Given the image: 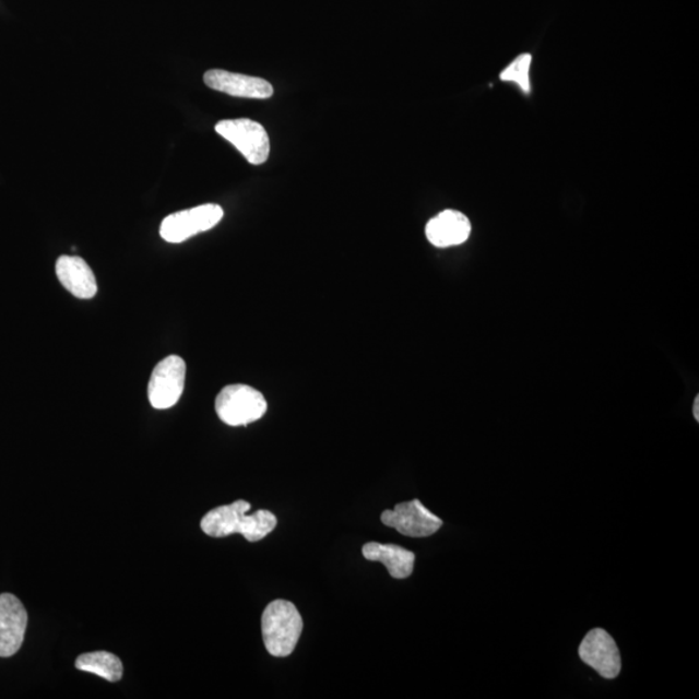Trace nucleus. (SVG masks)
Listing matches in <instances>:
<instances>
[{"label":"nucleus","mask_w":699,"mask_h":699,"mask_svg":"<svg viewBox=\"0 0 699 699\" xmlns=\"http://www.w3.org/2000/svg\"><path fill=\"white\" fill-rule=\"evenodd\" d=\"M186 362L177 355L167 356L153 369L149 383V400L153 408L169 410L183 394Z\"/></svg>","instance_id":"423d86ee"},{"label":"nucleus","mask_w":699,"mask_h":699,"mask_svg":"<svg viewBox=\"0 0 699 699\" xmlns=\"http://www.w3.org/2000/svg\"><path fill=\"white\" fill-rule=\"evenodd\" d=\"M694 415L697 422H699V396L698 395L696 398L695 405H694Z\"/></svg>","instance_id":"dca6fc26"},{"label":"nucleus","mask_w":699,"mask_h":699,"mask_svg":"<svg viewBox=\"0 0 699 699\" xmlns=\"http://www.w3.org/2000/svg\"><path fill=\"white\" fill-rule=\"evenodd\" d=\"M268 401L248 384H228L215 400L216 415L229 426H247L261 419L268 412Z\"/></svg>","instance_id":"7ed1b4c3"},{"label":"nucleus","mask_w":699,"mask_h":699,"mask_svg":"<svg viewBox=\"0 0 699 699\" xmlns=\"http://www.w3.org/2000/svg\"><path fill=\"white\" fill-rule=\"evenodd\" d=\"M206 86L220 93L236 97H248V99H269L274 95V87L271 83L239 73L226 72V70L213 69L204 75Z\"/></svg>","instance_id":"9d476101"},{"label":"nucleus","mask_w":699,"mask_h":699,"mask_svg":"<svg viewBox=\"0 0 699 699\" xmlns=\"http://www.w3.org/2000/svg\"><path fill=\"white\" fill-rule=\"evenodd\" d=\"M381 521L384 526L393 528L398 533L410 537L431 536L443 526V521L417 499L401 502L393 510H384Z\"/></svg>","instance_id":"0eeeda50"},{"label":"nucleus","mask_w":699,"mask_h":699,"mask_svg":"<svg viewBox=\"0 0 699 699\" xmlns=\"http://www.w3.org/2000/svg\"><path fill=\"white\" fill-rule=\"evenodd\" d=\"M531 60H533V58H531L530 54L517 56V58L510 62L505 70H502L500 80L505 82H513L516 85L521 87L524 94H530Z\"/></svg>","instance_id":"2eb2a0df"},{"label":"nucleus","mask_w":699,"mask_h":699,"mask_svg":"<svg viewBox=\"0 0 699 699\" xmlns=\"http://www.w3.org/2000/svg\"><path fill=\"white\" fill-rule=\"evenodd\" d=\"M56 275L64 288L76 298L90 299L97 293L93 270L76 256H61L56 262Z\"/></svg>","instance_id":"f8f14e48"},{"label":"nucleus","mask_w":699,"mask_h":699,"mask_svg":"<svg viewBox=\"0 0 699 699\" xmlns=\"http://www.w3.org/2000/svg\"><path fill=\"white\" fill-rule=\"evenodd\" d=\"M250 508L248 501L237 500L233 505L210 510L201 520V529L212 537L241 534L250 543L260 542L275 530L277 519L265 509L248 516Z\"/></svg>","instance_id":"f257e3e1"},{"label":"nucleus","mask_w":699,"mask_h":699,"mask_svg":"<svg viewBox=\"0 0 699 699\" xmlns=\"http://www.w3.org/2000/svg\"><path fill=\"white\" fill-rule=\"evenodd\" d=\"M304 620L291 601L275 600L265 607L262 615V636L265 649L272 656L283 659L296 649Z\"/></svg>","instance_id":"f03ea898"},{"label":"nucleus","mask_w":699,"mask_h":699,"mask_svg":"<svg viewBox=\"0 0 699 699\" xmlns=\"http://www.w3.org/2000/svg\"><path fill=\"white\" fill-rule=\"evenodd\" d=\"M75 667L103 677L110 683L120 682L123 675L122 662L118 656L108 652L85 653L75 661Z\"/></svg>","instance_id":"4468645a"},{"label":"nucleus","mask_w":699,"mask_h":699,"mask_svg":"<svg viewBox=\"0 0 699 699\" xmlns=\"http://www.w3.org/2000/svg\"><path fill=\"white\" fill-rule=\"evenodd\" d=\"M579 656L604 679H615L620 673L619 649L605 629L594 628L585 635L579 647Z\"/></svg>","instance_id":"6e6552de"},{"label":"nucleus","mask_w":699,"mask_h":699,"mask_svg":"<svg viewBox=\"0 0 699 699\" xmlns=\"http://www.w3.org/2000/svg\"><path fill=\"white\" fill-rule=\"evenodd\" d=\"M363 556L368 561L381 562L391 578L405 579L412 576L416 556L414 552L395 544L367 543L363 547Z\"/></svg>","instance_id":"ddd939ff"},{"label":"nucleus","mask_w":699,"mask_h":699,"mask_svg":"<svg viewBox=\"0 0 699 699\" xmlns=\"http://www.w3.org/2000/svg\"><path fill=\"white\" fill-rule=\"evenodd\" d=\"M215 131L233 144L251 165H262L270 156V138L261 123L239 118L216 123Z\"/></svg>","instance_id":"20e7f679"},{"label":"nucleus","mask_w":699,"mask_h":699,"mask_svg":"<svg viewBox=\"0 0 699 699\" xmlns=\"http://www.w3.org/2000/svg\"><path fill=\"white\" fill-rule=\"evenodd\" d=\"M471 221L457 210H445L426 225L425 234L437 248L457 247L470 239Z\"/></svg>","instance_id":"9b49d317"},{"label":"nucleus","mask_w":699,"mask_h":699,"mask_svg":"<svg viewBox=\"0 0 699 699\" xmlns=\"http://www.w3.org/2000/svg\"><path fill=\"white\" fill-rule=\"evenodd\" d=\"M223 209L206 204L170 214L161 223L159 235L167 242L179 244L214 228L222 221Z\"/></svg>","instance_id":"39448f33"},{"label":"nucleus","mask_w":699,"mask_h":699,"mask_svg":"<svg viewBox=\"0 0 699 699\" xmlns=\"http://www.w3.org/2000/svg\"><path fill=\"white\" fill-rule=\"evenodd\" d=\"M27 613L12 593L0 594V656L15 655L25 639Z\"/></svg>","instance_id":"1a4fd4ad"}]
</instances>
